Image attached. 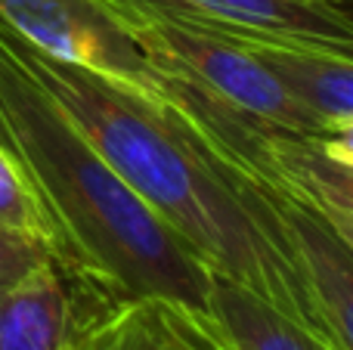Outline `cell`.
Returning a JSON list of instances; mask_svg holds the SVG:
<instances>
[{"label": "cell", "mask_w": 353, "mask_h": 350, "mask_svg": "<svg viewBox=\"0 0 353 350\" xmlns=\"http://www.w3.org/2000/svg\"><path fill=\"white\" fill-rule=\"evenodd\" d=\"M72 341H74V338H72ZM68 350H72V344H68Z\"/></svg>", "instance_id": "12"}, {"label": "cell", "mask_w": 353, "mask_h": 350, "mask_svg": "<svg viewBox=\"0 0 353 350\" xmlns=\"http://www.w3.org/2000/svg\"><path fill=\"white\" fill-rule=\"evenodd\" d=\"M273 205L332 347L353 350V242L294 198L276 192Z\"/></svg>", "instance_id": "6"}, {"label": "cell", "mask_w": 353, "mask_h": 350, "mask_svg": "<svg viewBox=\"0 0 353 350\" xmlns=\"http://www.w3.org/2000/svg\"><path fill=\"white\" fill-rule=\"evenodd\" d=\"M0 149L50 227L62 270L115 298H165L205 310L211 270L99 158L37 84L0 22Z\"/></svg>", "instance_id": "2"}, {"label": "cell", "mask_w": 353, "mask_h": 350, "mask_svg": "<svg viewBox=\"0 0 353 350\" xmlns=\"http://www.w3.org/2000/svg\"><path fill=\"white\" fill-rule=\"evenodd\" d=\"M0 227H10L16 233L34 236L53 251V239H50V227L41 217L34 198H31L28 186L22 183L19 171L12 167V161L0 149Z\"/></svg>", "instance_id": "10"}, {"label": "cell", "mask_w": 353, "mask_h": 350, "mask_svg": "<svg viewBox=\"0 0 353 350\" xmlns=\"http://www.w3.org/2000/svg\"><path fill=\"white\" fill-rule=\"evenodd\" d=\"M72 350H226L208 313L165 298H103L74 332Z\"/></svg>", "instance_id": "7"}, {"label": "cell", "mask_w": 353, "mask_h": 350, "mask_svg": "<svg viewBox=\"0 0 353 350\" xmlns=\"http://www.w3.org/2000/svg\"><path fill=\"white\" fill-rule=\"evenodd\" d=\"M37 84L99 158L199 254L211 273L248 285L332 347L267 183L226 165L165 105L81 65L50 59L10 28ZM335 350V347H332Z\"/></svg>", "instance_id": "1"}, {"label": "cell", "mask_w": 353, "mask_h": 350, "mask_svg": "<svg viewBox=\"0 0 353 350\" xmlns=\"http://www.w3.org/2000/svg\"><path fill=\"white\" fill-rule=\"evenodd\" d=\"M103 298L115 295L56 260L37 267L0 291V350H68L87 310Z\"/></svg>", "instance_id": "5"}, {"label": "cell", "mask_w": 353, "mask_h": 350, "mask_svg": "<svg viewBox=\"0 0 353 350\" xmlns=\"http://www.w3.org/2000/svg\"><path fill=\"white\" fill-rule=\"evenodd\" d=\"M93 3L134 41V47L159 72L189 81L201 93L270 127L313 136L332 134L325 124H319L304 105H298L282 90L279 81L251 56V50L242 41L189 28L171 19L152 16V12H140L118 0H93Z\"/></svg>", "instance_id": "3"}, {"label": "cell", "mask_w": 353, "mask_h": 350, "mask_svg": "<svg viewBox=\"0 0 353 350\" xmlns=\"http://www.w3.org/2000/svg\"><path fill=\"white\" fill-rule=\"evenodd\" d=\"M205 310L226 350H332L276 304L223 273L208 279Z\"/></svg>", "instance_id": "9"}, {"label": "cell", "mask_w": 353, "mask_h": 350, "mask_svg": "<svg viewBox=\"0 0 353 350\" xmlns=\"http://www.w3.org/2000/svg\"><path fill=\"white\" fill-rule=\"evenodd\" d=\"M257 62L332 134H353V53L310 41H248Z\"/></svg>", "instance_id": "8"}, {"label": "cell", "mask_w": 353, "mask_h": 350, "mask_svg": "<svg viewBox=\"0 0 353 350\" xmlns=\"http://www.w3.org/2000/svg\"><path fill=\"white\" fill-rule=\"evenodd\" d=\"M50 260L56 258L41 239L0 227V291H6L10 285H16L19 279H25L31 270L50 264Z\"/></svg>", "instance_id": "11"}, {"label": "cell", "mask_w": 353, "mask_h": 350, "mask_svg": "<svg viewBox=\"0 0 353 350\" xmlns=\"http://www.w3.org/2000/svg\"><path fill=\"white\" fill-rule=\"evenodd\" d=\"M0 22L50 59L81 65L159 103L165 72L149 65L93 0H0Z\"/></svg>", "instance_id": "4"}]
</instances>
